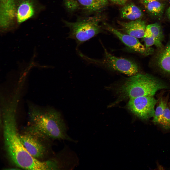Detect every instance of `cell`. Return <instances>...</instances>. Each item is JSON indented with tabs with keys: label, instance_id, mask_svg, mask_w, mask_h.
I'll return each instance as SVG.
<instances>
[{
	"label": "cell",
	"instance_id": "obj_1",
	"mask_svg": "<svg viewBox=\"0 0 170 170\" xmlns=\"http://www.w3.org/2000/svg\"><path fill=\"white\" fill-rule=\"evenodd\" d=\"M15 112L2 113L4 146L10 160L17 166L29 170H50L49 160L41 161L32 156L22 142L17 129Z\"/></svg>",
	"mask_w": 170,
	"mask_h": 170
},
{
	"label": "cell",
	"instance_id": "obj_2",
	"mask_svg": "<svg viewBox=\"0 0 170 170\" xmlns=\"http://www.w3.org/2000/svg\"><path fill=\"white\" fill-rule=\"evenodd\" d=\"M30 128L43 137L74 141L67 133V128L60 114L54 110L29 106Z\"/></svg>",
	"mask_w": 170,
	"mask_h": 170
},
{
	"label": "cell",
	"instance_id": "obj_3",
	"mask_svg": "<svg viewBox=\"0 0 170 170\" xmlns=\"http://www.w3.org/2000/svg\"><path fill=\"white\" fill-rule=\"evenodd\" d=\"M167 88L165 84L152 76L137 73L128 78L118 91L123 98H130L153 96L158 91Z\"/></svg>",
	"mask_w": 170,
	"mask_h": 170
},
{
	"label": "cell",
	"instance_id": "obj_4",
	"mask_svg": "<svg viewBox=\"0 0 170 170\" xmlns=\"http://www.w3.org/2000/svg\"><path fill=\"white\" fill-rule=\"evenodd\" d=\"M101 19L96 16L80 18L75 22L63 21L70 29L68 38L75 40L79 46L100 32L99 24Z\"/></svg>",
	"mask_w": 170,
	"mask_h": 170
},
{
	"label": "cell",
	"instance_id": "obj_5",
	"mask_svg": "<svg viewBox=\"0 0 170 170\" xmlns=\"http://www.w3.org/2000/svg\"><path fill=\"white\" fill-rule=\"evenodd\" d=\"M104 57L101 62L91 59L90 63H101L104 66L131 76L138 72L139 68L138 64L132 60L115 56L104 48Z\"/></svg>",
	"mask_w": 170,
	"mask_h": 170
},
{
	"label": "cell",
	"instance_id": "obj_6",
	"mask_svg": "<svg viewBox=\"0 0 170 170\" xmlns=\"http://www.w3.org/2000/svg\"><path fill=\"white\" fill-rule=\"evenodd\" d=\"M17 26L30 19L36 18L45 8L39 0H14Z\"/></svg>",
	"mask_w": 170,
	"mask_h": 170
},
{
	"label": "cell",
	"instance_id": "obj_7",
	"mask_svg": "<svg viewBox=\"0 0 170 170\" xmlns=\"http://www.w3.org/2000/svg\"><path fill=\"white\" fill-rule=\"evenodd\" d=\"M157 100L153 96H143L130 98L128 107L139 118L147 120L154 115Z\"/></svg>",
	"mask_w": 170,
	"mask_h": 170
},
{
	"label": "cell",
	"instance_id": "obj_8",
	"mask_svg": "<svg viewBox=\"0 0 170 170\" xmlns=\"http://www.w3.org/2000/svg\"><path fill=\"white\" fill-rule=\"evenodd\" d=\"M20 136L22 142L32 156L38 159L45 155L47 151V148L40 138L42 136L30 128Z\"/></svg>",
	"mask_w": 170,
	"mask_h": 170
},
{
	"label": "cell",
	"instance_id": "obj_9",
	"mask_svg": "<svg viewBox=\"0 0 170 170\" xmlns=\"http://www.w3.org/2000/svg\"><path fill=\"white\" fill-rule=\"evenodd\" d=\"M17 27L14 0H0V32L5 33Z\"/></svg>",
	"mask_w": 170,
	"mask_h": 170
},
{
	"label": "cell",
	"instance_id": "obj_10",
	"mask_svg": "<svg viewBox=\"0 0 170 170\" xmlns=\"http://www.w3.org/2000/svg\"><path fill=\"white\" fill-rule=\"evenodd\" d=\"M106 29L116 36L129 49L135 52L148 55L152 53L153 49L147 50L137 38L126 34H123L109 24H104Z\"/></svg>",
	"mask_w": 170,
	"mask_h": 170
},
{
	"label": "cell",
	"instance_id": "obj_11",
	"mask_svg": "<svg viewBox=\"0 0 170 170\" xmlns=\"http://www.w3.org/2000/svg\"><path fill=\"white\" fill-rule=\"evenodd\" d=\"M118 23L126 34L137 38L144 37L147 26L145 21L140 19L128 22L119 21Z\"/></svg>",
	"mask_w": 170,
	"mask_h": 170
},
{
	"label": "cell",
	"instance_id": "obj_12",
	"mask_svg": "<svg viewBox=\"0 0 170 170\" xmlns=\"http://www.w3.org/2000/svg\"><path fill=\"white\" fill-rule=\"evenodd\" d=\"M161 50L157 56V65L162 71L170 74V41Z\"/></svg>",
	"mask_w": 170,
	"mask_h": 170
},
{
	"label": "cell",
	"instance_id": "obj_13",
	"mask_svg": "<svg viewBox=\"0 0 170 170\" xmlns=\"http://www.w3.org/2000/svg\"><path fill=\"white\" fill-rule=\"evenodd\" d=\"M81 8L88 13L98 11L107 4L108 0H76Z\"/></svg>",
	"mask_w": 170,
	"mask_h": 170
},
{
	"label": "cell",
	"instance_id": "obj_14",
	"mask_svg": "<svg viewBox=\"0 0 170 170\" xmlns=\"http://www.w3.org/2000/svg\"><path fill=\"white\" fill-rule=\"evenodd\" d=\"M143 15L141 9L132 3L125 5L121 10V17L122 18L131 21L140 19Z\"/></svg>",
	"mask_w": 170,
	"mask_h": 170
},
{
	"label": "cell",
	"instance_id": "obj_15",
	"mask_svg": "<svg viewBox=\"0 0 170 170\" xmlns=\"http://www.w3.org/2000/svg\"><path fill=\"white\" fill-rule=\"evenodd\" d=\"M147 36L153 37L163 47L162 41L163 35L161 27L158 23H155L147 26L144 36Z\"/></svg>",
	"mask_w": 170,
	"mask_h": 170
},
{
	"label": "cell",
	"instance_id": "obj_16",
	"mask_svg": "<svg viewBox=\"0 0 170 170\" xmlns=\"http://www.w3.org/2000/svg\"><path fill=\"white\" fill-rule=\"evenodd\" d=\"M144 4L148 12L153 16L159 17L162 14L165 6L160 1H153Z\"/></svg>",
	"mask_w": 170,
	"mask_h": 170
},
{
	"label": "cell",
	"instance_id": "obj_17",
	"mask_svg": "<svg viewBox=\"0 0 170 170\" xmlns=\"http://www.w3.org/2000/svg\"><path fill=\"white\" fill-rule=\"evenodd\" d=\"M167 104V102L162 98L160 99L158 105L155 110V114L153 117V122L159 124L166 107Z\"/></svg>",
	"mask_w": 170,
	"mask_h": 170
},
{
	"label": "cell",
	"instance_id": "obj_18",
	"mask_svg": "<svg viewBox=\"0 0 170 170\" xmlns=\"http://www.w3.org/2000/svg\"><path fill=\"white\" fill-rule=\"evenodd\" d=\"M159 124L166 129H170V108L167 104Z\"/></svg>",
	"mask_w": 170,
	"mask_h": 170
},
{
	"label": "cell",
	"instance_id": "obj_19",
	"mask_svg": "<svg viewBox=\"0 0 170 170\" xmlns=\"http://www.w3.org/2000/svg\"><path fill=\"white\" fill-rule=\"evenodd\" d=\"M64 2L66 8L71 12L75 11L81 8L79 4L76 0H64Z\"/></svg>",
	"mask_w": 170,
	"mask_h": 170
},
{
	"label": "cell",
	"instance_id": "obj_20",
	"mask_svg": "<svg viewBox=\"0 0 170 170\" xmlns=\"http://www.w3.org/2000/svg\"><path fill=\"white\" fill-rule=\"evenodd\" d=\"M113 3L119 5H123L129 0H110Z\"/></svg>",
	"mask_w": 170,
	"mask_h": 170
},
{
	"label": "cell",
	"instance_id": "obj_21",
	"mask_svg": "<svg viewBox=\"0 0 170 170\" xmlns=\"http://www.w3.org/2000/svg\"><path fill=\"white\" fill-rule=\"evenodd\" d=\"M142 2L144 4H146L148 3L153 1L158 0L161 1L162 0H141Z\"/></svg>",
	"mask_w": 170,
	"mask_h": 170
},
{
	"label": "cell",
	"instance_id": "obj_22",
	"mask_svg": "<svg viewBox=\"0 0 170 170\" xmlns=\"http://www.w3.org/2000/svg\"><path fill=\"white\" fill-rule=\"evenodd\" d=\"M167 13L168 18L170 20V6L167 10Z\"/></svg>",
	"mask_w": 170,
	"mask_h": 170
},
{
	"label": "cell",
	"instance_id": "obj_23",
	"mask_svg": "<svg viewBox=\"0 0 170 170\" xmlns=\"http://www.w3.org/2000/svg\"><path fill=\"white\" fill-rule=\"evenodd\" d=\"M169 0L170 2V0Z\"/></svg>",
	"mask_w": 170,
	"mask_h": 170
}]
</instances>
